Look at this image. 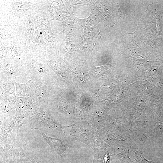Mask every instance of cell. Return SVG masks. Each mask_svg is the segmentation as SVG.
Returning a JSON list of instances; mask_svg holds the SVG:
<instances>
[{"mask_svg":"<svg viewBox=\"0 0 163 163\" xmlns=\"http://www.w3.org/2000/svg\"><path fill=\"white\" fill-rule=\"evenodd\" d=\"M22 66L33 82L55 81L54 71L38 57L26 58L23 62Z\"/></svg>","mask_w":163,"mask_h":163,"instance_id":"obj_1","label":"cell"},{"mask_svg":"<svg viewBox=\"0 0 163 163\" xmlns=\"http://www.w3.org/2000/svg\"><path fill=\"white\" fill-rule=\"evenodd\" d=\"M55 83V81H32L28 93L35 107L48 104L49 95Z\"/></svg>","mask_w":163,"mask_h":163,"instance_id":"obj_2","label":"cell"},{"mask_svg":"<svg viewBox=\"0 0 163 163\" xmlns=\"http://www.w3.org/2000/svg\"><path fill=\"white\" fill-rule=\"evenodd\" d=\"M35 110L31 118L34 122L47 126L48 128L56 132H61L64 128L69 127V126H62L57 122L51 114L48 104L36 107Z\"/></svg>","mask_w":163,"mask_h":163,"instance_id":"obj_3","label":"cell"},{"mask_svg":"<svg viewBox=\"0 0 163 163\" xmlns=\"http://www.w3.org/2000/svg\"><path fill=\"white\" fill-rule=\"evenodd\" d=\"M10 62H5L1 64L0 80H14L17 76H28L23 66L19 63Z\"/></svg>","mask_w":163,"mask_h":163,"instance_id":"obj_4","label":"cell"},{"mask_svg":"<svg viewBox=\"0 0 163 163\" xmlns=\"http://www.w3.org/2000/svg\"><path fill=\"white\" fill-rule=\"evenodd\" d=\"M41 133L44 140L53 151L56 153L62 156L69 148L67 145L63 141L58 138L49 137L43 132Z\"/></svg>","mask_w":163,"mask_h":163,"instance_id":"obj_5","label":"cell"}]
</instances>
